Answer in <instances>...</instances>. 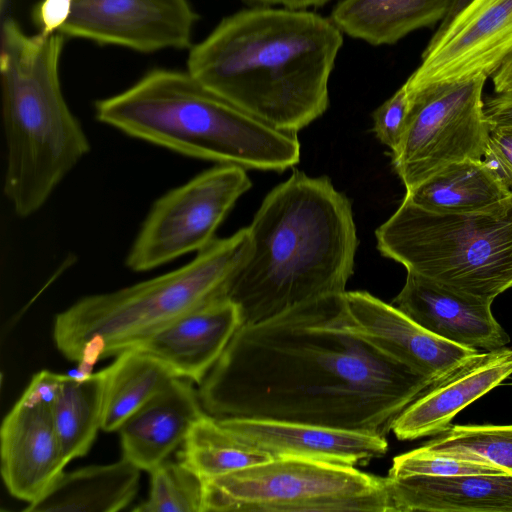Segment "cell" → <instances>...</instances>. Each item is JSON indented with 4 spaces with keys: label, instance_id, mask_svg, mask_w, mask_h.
Segmentation results:
<instances>
[{
    "label": "cell",
    "instance_id": "cell-22",
    "mask_svg": "<svg viewBox=\"0 0 512 512\" xmlns=\"http://www.w3.org/2000/svg\"><path fill=\"white\" fill-rule=\"evenodd\" d=\"M140 469L126 458L63 472L47 492L24 509L30 512H116L134 499Z\"/></svg>",
    "mask_w": 512,
    "mask_h": 512
},
{
    "label": "cell",
    "instance_id": "cell-12",
    "mask_svg": "<svg viewBox=\"0 0 512 512\" xmlns=\"http://www.w3.org/2000/svg\"><path fill=\"white\" fill-rule=\"evenodd\" d=\"M67 37L142 53L190 48L199 15L189 0H68Z\"/></svg>",
    "mask_w": 512,
    "mask_h": 512
},
{
    "label": "cell",
    "instance_id": "cell-17",
    "mask_svg": "<svg viewBox=\"0 0 512 512\" xmlns=\"http://www.w3.org/2000/svg\"><path fill=\"white\" fill-rule=\"evenodd\" d=\"M391 304L433 334L462 346L492 351L510 341L492 314V301L453 291L411 272Z\"/></svg>",
    "mask_w": 512,
    "mask_h": 512
},
{
    "label": "cell",
    "instance_id": "cell-34",
    "mask_svg": "<svg viewBox=\"0 0 512 512\" xmlns=\"http://www.w3.org/2000/svg\"><path fill=\"white\" fill-rule=\"evenodd\" d=\"M484 115L490 130L512 126V87L490 95L484 102Z\"/></svg>",
    "mask_w": 512,
    "mask_h": 512
},
{
    "label": "cell",
    "instance_id": "cell-4",
    "mask_svg": "<svg viewBox=\"0 0 512 512\" xmlns=\"http://www.w3.org/2000/svg\"><path fill=\"white\" fill-rule=\"evenodd\" d=\"M96 119L174 152L244 169L284 171L300 160L297 133L238 108L188 71L154 69L94 105Z\"/></svg>",
    "mask_w": 512,
    "mask_h": 512
},
{
    "label": "cell",
    "instance_id": "cell-13",
    "mask_svg": "<svg viewBox=\"0 0 512 512\" xmlns=\"http://www.w3.org/2000/svg\"><path fill=\"white\" fill-rule=\"evenodd\" d=\"M345 297L356 326L370 342L435 382L479 352L433 334L366 291H346Z\"/></svg>",
    "mask_w": 512,
    "mask_h": 512
},
{
    "label": "cell",
    "instance_id": "cell-26",
    "mask_svg": "<svg viewBox=\"0 0 512 512\" xmlns=\"http://www.w3.org/2000/svg\"><path fill=\"white\" fill-rule=\"evenodd\" d=\"M267 452L234 435L218 417L204 413L192 426L178 461L208 479L273 460Z\"/></svg>",
    "mask_w": 512,
    "mask_h": 512
},
{
    "label": "cell",
    "instance_id": "cell-18",
    "mask_svg": "<svg viewBox=\"0 0 512 512\" xmlns=\"http://www.w3.org/2000/svg\"><path fill=\"white\" fill-rule=\"evenodd\" d=\"M238 305L224 296L181 316L131 349L200 384L242 326Z\"/></svg>",
    "mask_w": 512,
    "mask_h": 512
},
{
    "label": "cell",
    "instance_id": "cell-11",
    "mask_svg": "<svg viewBox=\"0 0 512 512\" xmlns=\"http://www.w3.org/2000/svg\"><path fill=\"white\" fill-rule=\"evenodd\" d=\"M512 55V0H473L438 27L421 63L404 83L409 89L492 76Z\"/></svg>",
    "mask_w": 512,
    "mask_h": 512
},
{
    "label": "cell",
    "instance_id": "cell-19",
    "mask_svg": "<svg viewBox=\"0 0 512 512\" xmlns=\"http://www.w3.org/2000/svg\"><path fill=\"white\" fill-rule=\"evenodd\" d=\"M192 383L174 378L123 423L118 430L122 457L149 472L183 444L205 413Z\"/></svg>",
    "mask_w": 512,
    "mask_h": 512
},
{
    "label": "cell",
    "instance_id": "cell-28",
    "mask_svg": "<svg viewBox=\"0 0 512 512\" xmlns=\"http://www.w3.org/2000/svg\"><path fill=\"white\" fill-rule=\"evenodd\" d=\"M149 497L133 511L203 512V479L180 461L165 460L151 471Z\"/></svg>",
    "mask_w": 512,
    "mask_h": 512
},
{
    "label": "cell",
    "instance_id": "cell-9",
    "mask_svg": "<svg viewBox=\"0 0 512 512\" xmlns=\"http://www.w3.org/2000/svg\"><path fill=\"white\" fill-rule=\"evenodd\" d=\"M486 79L445 81L413 89L404 84L408 114L391 155L406 191L451 163L482 159L490 134L482 99Z\"/></svg>",
    "mask_w": 512,
    "mask_h": 512
},
{
    "label": "cell",
    "instance_id": "cell-20",
    "mask_svg": "<svg viewBox=\"0 0 512 512\" xmlns=\"http://www.w3.org/2000/svg\"><path fill=\"white\" fill-rule=\"evenodd\" d=\"M386 478L394 512H512V475Z\"/></svg>",
    "mask_w": 512,
    "mask_h": 512
},
{
    "label": "cell",
    "instance_id": "cell-3",
    "mask_svg": "<svg viewBox=\"0 0 512 512\" xmlns=\"http://www.w3.org/2000/svg\"><path fill=\"white\" fill-rule=\"evenodd\" d=\"M248 229L250 251L227 292L243 324L346 292L358 238L351 203L328 177L294 171L266 195Z\"/></svg>",
    "mask_w": 512,
    "mask_h": 512
},
{
    "label": "cell",
    "instance_id": "cell-27",
    "mask_svg": "<svg viewBox=\"0 0 512 512\" xmlns=\"http://www.w3.org/2000/svg\"><path fill=\"white\" fill-rule=\"evenodd\" d=\"M420 449L430 454L485 462L512 475V425H451Z\"/></svg>",
    "mask_w": 512,
    "mask_h": 512
},
{
    "label": "cell",
    "instance_id": "cell-35",
    "mask_svg": "<svg viewBox=\"0 0 512 512\" xmlns=\"http://www.w3.org/2000/svg\"><path fill=\"white\" fill-rule=\"evenodd\" d=\"M245 3L256 6H280L289 10H306L307 8H319L331 0H243Z\"/></svg>",
    "mask_w": 512,
    "mask_h": 512
},
{
    "label": "cell",
    "instance_id": "cell-36",
    "mask_svg": "<svg viewBox=\"0 0 512 512\" xmlns=\"http://www.w3.org/2000/svg\"><path fill=\"white\" fill-rule=\"evenodd\" d=\"M491 77L494 92H501L512 87V55Z\"/></svg>",
    "mask_w": 512,
    "mask_h": 512
},
{
    "label": "cell",
    "instance_id": "cell-16",
    "mask_svg": "<svg viewBox=\"0 0 512 512\" xmlns=\"http://www.w3.org/2000/svg\"><path fill=\"white\" fill-rule=\"evenodd\" d=\"M510 375L512 349L478 352L410 403L394 420L391 431L399 440L440 435L461 410Z\"/></svg>",
    "mask_w": 512,
    "mask_h": 512
},
{
    "label": "cell",
    "instance_id": "cell-14",
    "mask_svg": "<svg viewBox=\"0 0 512 512\" xmlns=\"http://www.w3.org/2000/svg\"><path fill=\"white\" fill-rule=\"evenodd\" d=\"M1 474L9 493L27 504L42 497L68 464L51 406L18 400L0 430Z\"/></svg>",
    "mask_w": 512,
    "mask_h": 512
},
{
    "label": "cell",
    "instance_id": "cell-5",
    "mask_svg": "<svg viewBox=\"0 0 512 512\" xmlns=\"http://www.w3.org/2000/svg\"><path fill=\"white\" fill-rule=\"evenodd\" d=\"M61 33L27 35L7 18L1 30L3 191L16 215L36 213L89 152V140L60 83Z\"/></svg>",
    "mask_w": 512,
    "mask_h": 512
},
{
    "label": "cell",
    "instance_id": "cell-1",
    "mask_svg": "<svg viewBox=\"0 0 512 512\" xmlns=\"http://www.w3.org/2000/svg\"><path fill=\"white\" fill-rule=\"evenodd\" d=\"M435 381L370 342L345 293L243 324L199 384L206 413L386 435Z\"/></svg>",
    "mask_w": 512,
    "mask_h": 512
},
{
    "label": "cell",
    "instance_id": "cell-21",
    "mask_svg": "<svg viewBox=\"0 0 512 512\" xmlns=\"http://www.w3.org/2000/svg\"><path fill=\"white\" fill-rule=\"evenodd\" d=\"M403 199L432 213L501 216L512 208V189L483 159H465L447 165L406 191Z\"/></svg>",
    "mask_w": 512,
    "mask_h": 512
},
{
    "label": "cell",
    "instance_id": "cell-2",
    "mask_svg": "<svg viewBox=\"0 0 512 512\" xmlns=\"http://www.w3.org/2000/svg\"><path fill=\"white\" fill-rule=\"evenodd\" d=\"M342 45L330 17L255 6L223 18L192 46L187 71L250 115L297 133L326 112Z\"/></svg>",
    "mask_w": 512,
    "mask_h": 512
},
{
    "label": "cell",
    "instance_id": "cell-6",
    "mask_svg": "<svg viewBox=\"0 0 512 512\" xmlns=\"http://www.w3.org/2000/svg\"><path fill=\"white\" fill-rule=\"evenodd\" d=\"M248 227L215 238L189 263L119 290L83 297L54 320L59 352L76 362L79 376L146 340L181 316L227 297L250 251Z\"/></svg>",
    "mask_w": 512,
    "mask_h": 512
},
{
    "label": "cell",
    "instance_id": "cell-29",
    "mask_svg": "<svg viewBox=\"0 0 512 512\" xmlns=\"http://www.w3.org/2000/svg\"><path fill=\"white\" fill-rule=\"evenodd\" d=\"M413 475H510L485 462L459 459L427 453L419 448L400 454L393 459L389 477L402 478Z\"/></svg>",
    "mask_w": 512,
    "mask_h": 512
},
{
    "label": "cell",
    "instance_id": "cell-15",
    "mask_svg": "<svg viewBox=\"0 0 512 512\" xmlns=\"http://www.w3.org/2000/svg\"><path fill=\"white\" fill-rule=\"evenodd\" d=\"M219 419L239 439L274 458L355 467L382 457L388 450L385 436L376 433L278 420Z\"/></svg>",
    "mask_w": 512,
    "mask_h": 512
},
{
    "label": "cell",
    "instance_id": "cell-23",
    "mask_svg": "<svg viewBox=\"0 0 512 512\" xmlns=\"http://www.w3.org/2000/svg\"><path fill=\"white\" fill-rule=\"evenodd\" d=\"M451 0H341L330 19L343 34L373 46L392 45L445 17Z\"/></svg>",
    "mask_w": 512,
    "mask_h": 512
},
{
    "label": "cell",
    "instance_id": "cell-30",
    "mask_svg": "<svg viewBox=\"0 0 512 512\" xmlns=\"http://www.w3.org/2000/svg\"><path fill=\"white\" fill-rule=\"evenodd\" d=\"M409 100L404 84L372 114L373 131L378 140L394 150L404 131Z\"/></svg>",
    "mask_w": 512,
    "mask_h": 512
},
{
    "label": "cell",
    "instance_id": "cell-7",
    "mask_svg": "<svg viewBox=\"0 0 512 512\" xmlns=\"http://www.w3.org/2000/svg\"><path fill=\"white\" fill-rule=\"evenodd\" d=\"M375 235L383 256L453 291L493 302L512 288V208L438 214L403 199Z\"/></svg>",
    "mask_w": 512,
    "mask_h": 512
},
{
    "label": "cell",
    "instance_id": "cell-32",
    "mask_svg": "<svg viewBox=\"0 0 512 512\" xmlns=\"http://www.w3.org/2000/svg\"><path fill=\"white\" fill-rule=\"evenodd\" d=\"M65 378L66 375L42 370L33 376L19 399L31 404L51 406L56 400Z\"/></svg>",
    "mask_w": 512,
    "mask_h": 512
},
{
    "label": "cell",
    "instance_id": "cell-24",
    "mask_svg": "<svg viewBox=\"0 0 512 512\" xmlns=\"http://www.w3.org/2000/svg\"><path fill=\"white\" fill-rule=\"evenodd\" d=\"M106 369L101 429L118 431L123 423L176 376L137 349L126 350Z\"/></svg>",
    "mask_w": 512,
    "mask_h": 512
},
{
    "label": "cell",
    "instance_id": "cell-33",
    "mask_svg": "<svg viewBox=\"0 0 512 512\" xmlns=\"http://www.w3.org/2000/svg\"><path fill=\"white\" fill-rule=\"evenodd\" d=\"M68 0H40L32 9V20L40 32H58L68 17Z\"/></svg>",
    "mask_w": 512,
    "mask_h": 512
},
{
    "label": "cell",
    "instance_id": "cell-31",
    "mask_svg": "<svg viewBox=\"0 0 512 512\" xmlns=\"http://www.w3.org/2000/svg\"><path fill=\"white\" fill-rule=\"evenodd\" d=\"M482 159L501 182L512 188V126L490 130Z\"/></svg>",
    "mask_w": 512,
    "mask_h": 512
},
{
    "label": "cell",
    "instance_id": "cell-10",
    "mask_svg": "<svg viewBox=\"0 0 512 512\" xmlns=\"http://www.w3.org/2000/svg\"><path fill=\"white\" fill-rule=\"evenodd\" d=\"M245 170L218 164L159 197L129 249L126 266L135 272L149 271L208 246L233 205L251 187Z\"/></svg>",
    "mask_w": 512,
    "mask_h": 512
},
{
    "label": "cell",
    "instance_id": "cell-25",
    "mask_svg": "<svg viewBox=\"0 0 512 512\" xmlns=\"http://www.w3.org/2000/svg\"><path fill=\"white\" fill-rule=\"evenodd\" d=\"M106 369L84 376L66 375L51 405L53 422L66 460L84 456L101 429Z\"/></svg>",
    "mask_w": 512,
    "mask_h": 512
},
{
    "label": "cell",
    "instance_id": "cell-8",
    "mask_svg": "<svg viewBox=\"0 0 512 512\" xmlns=\"http://www.w3.org/2000/svg\"><path fill=\"white\" fill-rule=\"evenodd\" d=\"M203 484V512H394L387 478L311 460L274 458Z\"/></svg>",
    "mask_w": 512,
    "mask_h": 512
},
{
    "label": "cell",
    "instance_id": "cell-37",
    "mask_svg": "<svg viewBox=\"0 0 512 512\" xmlns=\"http://www.w3.org/2000/svg\"><path fill=\"white\" fill-rule=\"evenodd\" d=\"M473 0H451L448 11L440 22L439 27L447 25L452 19H454L461 11H463Z\"/></svg>",
    "mask_w": 512,
    "mask_h": 512
}]
</instances>
